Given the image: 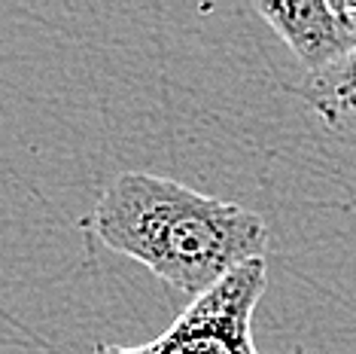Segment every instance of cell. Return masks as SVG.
<instances>
[{
    "label": "cell",
    "mask_w": 356,
    "mask_h": 354,
    "mask_svg": "<svg viewBox=\"0 0 356 354\" xmlns=\"http://www.w3.org/2000/svg\"><path fill=\"white\" fill-rule=\"evenodd\" d=\"M92 229L192 300L268 251V226L256 211L149 171L119 174L95 205Z\"/></svg>",
    "instance_id": "1"
},
{
    "label": "cell",
    "mask_w": 356,
    "mask_h": 354,
    "mask_svg": "<svg viewBox=\"0 0 356 354\" xmlns=\"http://www.w3.org/2000/svg\"><path fill=\"white\" fill-rule=\"evenodd\" d=\"M268 284L265 260H250L225 275L174 321L159 339L137 348L101 342L92 354H259L253 311Z\"/></svg>",
    "instance_id": "2"
},
{
    "label": "cell",
    "mask_w": 356,
    "mask_h": 354,
    "mask_svg": "<svg viewBox=\"0 0 356 354\" xmlns=\"http://www.w3.org/2000/svg\"><path fill=\"white\" fill-rule=\"evenodd\" d=\"M256 13L277 31L307 74H320L356 49V15L347 0L256 3Z\"/></svg>",
    "instance_id": "3"
},
{
    "label": "cell",
    "mask_w": 356,
    "mask_h": 354,
    "mask_svg": "<svg viewBox=\"0 0 356 354\" xmlns=\"http://www.w3.org/2000/svg\"><path fill=\"white\" fill-rule=\"evenodd\" d=\"M302 98L329 132L356 138V49L320 74H307Z\"/></svg>",
    "instance_id": "4"
},
{
    "label": "cell",
    "mask_w": 356,
    "mask_h": 354,
    "mask_svg": "<svg viewBox=\"0 0 356 354\" xmlns=\"http://www.w3.org/2000/svg\"><path fill=\"white\" fill-rule=\"evenodd\" d=\"M347 6H350V13L356 15V3H350V0H347Z\"/></svg>",
    "instance_id": "5"
}]
</instances>
